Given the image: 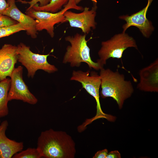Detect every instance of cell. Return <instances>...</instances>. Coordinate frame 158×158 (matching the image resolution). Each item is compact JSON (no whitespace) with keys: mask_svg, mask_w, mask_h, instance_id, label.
<instances>
[{"mask_svg":"<svg viewBox=\"0 0 158 158\" xmlns=\"http://www.w3.org/2000/svg\"><path fill=\"white\" fill-rule=\"evenodd\" d=\"M11 84V79L6 78L0 81V118L8 115L9 110L8 96Z\"/></svg>","mask_w":158,"mask_h":158,"instance_id":"9a60e30c","label":"cell"},{"mask_svg":"<svg viewBox=\"0 0 158 158\" xmlns=\"http://www.w3.org/2000/svg\"><path fill=\"white\" fill-rule=\"evenodd\" d=\"M69 0H51L47 4L42 6L38 5V4L35 5L32 8L34 10L55 13L61 10L63 6L66 4Z\"/></svg>","mask_w":158,"mask_h":158,"instance_id":"2e32d148","label":"cell"},{"mask_svg":"<svg viewBox=\"0 0 158 158\" xmlns=\"http://www.w3.org/2000/svg\"><path fill=\"white\" fill-rule=\"evenodd\" d=\"M153 0H148L146 6L137 13L130 16L123 15L119 17L120 19L126 22L122 26V32H125L127 29L130 26H134L139 29L144 37L146 38L150 37L154 28L152 22L147 18L146 14Z\"/></svg>","mask_w":158,"mask_h":158,"instance_id":"30bf717a","label":"cell"},{"mask_svg":"<svg viewBox=\"0 0 158 158\" xmlns=\"http://www.w3.org/2000/svg\"><path fill=\"white\" fill-rule=\"evenodd\" d=\"M108 153V150L106 149L99 150L95 153L93 158H106Z\"/></svg>","mask_w":158,"mask_h":158,"instance_id":"44dd1931","label":"cell"},{"mask_svg":"<svg viewBox=\"0 0 158 158\" xmlns=\"http://www.w3.org/2000/svg\"><path fill=\"white\" fill-rule=\"evenodd\" d=\"M120 153L116 150L111 151L108 153L106 158H121Z\"/></svg>","mask_w":158,"mask_h":158,"instance_id":"7402d4cb","label":"cell"},{"mask_svg":"<svg viewBox=\"0 0 158 158\" xmlns=\"http://www.w3.org/2000/svg\"><path fill=\"white\" fill-rule=\"evenodd\" d=\"M23 30H25L24 26L18 23L2 27L0 28V38L8 36Z\"/></svg>","mask_w":158,"mask_h":158,"instance_id":"e0dca14e","label":"cell"},{"mask_svg":"<svg viewBox=\"0 0 158 158\" xmlns=\"http://www.w3.org/2000/svg\"><path fill=\"white\" fill-rule=\"evenodd\" d=\"M42 157L73 158L76 153L75 143L65 132L50 129L41 132L37 147Z\"/></svg>","mask_w":158,"mask_h":158,"instance_id":"6da1fadb","label":"cell"},{"mask_svg":"<svg viewBox=\"0 0 158 158\" xmlns=\"http://www.w3.org/2000/svg\"><path fill=\"white\" fill-rule=\"evenodd\" d=\"M86 34L76 33L73 35H68L65 40L71 44L66 48L63 63H70L72 67H79L82 62L87 63L89 67L96 70L102 68L97 62L93 61L90 55V49L87 45Z\"/></svg>","mask_w":158,"mask_h":158,"instance_id":"3957f363","label":"cell"},{"mask_svg":"<svg viewBox=\"0 0 158 158\" xmlns=\"http://www.w3.org/2000/svg\"><path fill=\"white\" fill-rule=\"evenodd\" d=\"M8 126L6 120L3 121L0 125V158H12L23 148V142H17L7 137L6 132Z\"/></svg>","mask_w":158,"mask_h":158,"instance_id":"5bb4252c","label":"cell"},{"mask_svg":"<svg viewBox=\"0 0 158 158\" xmlns=\"http://www.w3.org/2000/svg\"><path fill=\"white\" fill-rule=\"evenodd\" d=\"M51 0H31L30 1L23 0L21 2L22 4H28L29 5V7L27 9H29L32 7L36 4L39 3L38 5L40 6H44L48 4Z\"/></svg>","mask_w":158,"mask_h":158,"instance_id":"ffe728a7","label":"cell"},{"mask_svg":"<svg viewBox=\"0 0 158 158\" xmlns=\"http://www.w3.org/2000/svg\"><path fill=\"white\" fill-rule=\"evenodd\" d=\"M101 46L98 53L99 59L97 60L101 68L109 58H121L127 48L132 47L138 49L135 40L125 32L116 34L110 39L102 41Z\"/></svg>","mask_w":158,"mask_h":158,"instance_id":"8992f818","label":"cell"},{"mask_svg":"<svg viewBox=\"0 0 158 158\" xmlns=\"http://www.w3.org/2000/svg\"><path fill=\"white\" fill-rule=\"evenodd\" d=\"M16 52L18 61L27 69V76L33 78L36 71L42 70L48 73H52L58 71L54 65L49 64L47 58L52 51L47 54H40L33 52L29 46L23 43H20L17 46Z\"/></svg>","mask_w":158,"mask_h":158,"instance_id":"52a82bcc","label":"cell"},{"mask_svg":"<svg viewBox=\"0 0 158 158\" xmlns=\"http://www.w3.org/2000/svg\"><path fill=\"white\" fill-rule=\"evenodd\" d=\"M17 22L11 18L0 13V28L2 27L14 24Z\"/></svg>","mask_w":158,"mask_h":158,"instance_id":"d6986e66","label":"cell"},{"mask_svg":"<svg viewBox=\"0 0 158 158\" xmlns=\"http://www.w3.org/2000/svg\"><path fill=\"white\" fill-rule=\"evenodd\" d=\"M13 158H40L41 154L38 149L29 147L18 152L12 157Z\"/></svg>","mask_w":158,"mask_h":158,"instance_id":"ac0fdd59","label":"cell"},{"mask_svg":"<svg viewBox=\"0 0 158 158\" xmlns=\"http://www.w3.org/2000/svg\"><path fill=\"white\" fill-rule=\"evenodd\" d=\"M102 98H112L116 101L119 109L122 108L125 101L130 98L134 91L132 83L125 80L123 74L118 70L114 71L103 68L100 69Z\"/></svg>","mask_w":158,"mask_h":158,"instance_id":"7a4b0ae2","label":"cell"},{"mask_svg":"<svg viewBox=\"0 0 158 158\" xmlns=\"http://www.w3.org/2000/svg\"><path fill=\"white\" fill-rule=\"evenodd\" d=\"M9 4L5 0H0V13L1 14L8 6Z\"/></svg>","mask_w":158,"mask_h":158,"instance_id":"603a6c76","label":"cell"},{"mask_svg":"<svg viewBox=\"0 0 158 158\" xmlns=\"http://www.w3.org/2000/svg\"><path fill=\"white\" fill-rule=\"evenodd\" d=\"M86 72L79 70L73 71L70 80H75L81 83L83 87L92 96L96 102L97 112L93 117L85 120L83 123L86 127L93 121L100 118H104L110 121H113L115 117L111 115L104 113L102 111L99 101V88L101 86V79L99 75L95 71Z\"/></svg>","mask_w":158,"mask_h":158,"instance_id":"277c9868","label":"cell"},{"mask_svg":"<svg viewBox=\"0 0 158 158\" xmlns=\"http://www.w3.org/2000/svg\"><path fill=\"white\" fill-rule=\"evenodd\" d=\"M81 0H75V2L77 4H78ZM91 1L93 2V4H97V0H91Z\"/></svg>","mask_w":158,"mask_h":158,"instance_id":"cb8c5ba5","label":"cell"},{"mask_svg":"<svg viewBox=\"0 0 158 158\" xmlns=\"http://www.w3.org/2000/svg\"><path fill=\"white\" fill-rule=\"evenodd\" d=\"M23 67L19 66L15 68L10 76L11 84L8 91V100L23 101L29 104H37L38 100L29 90L23 79Z\"/></svg>","mask_w":158,"mask_h":158,"instance_id":"ba28073f","label":"cell"},{"mask_svg":"<svg viewBox=\"0 0 158 158\" xmlns=\"http://www.w3.org/2000/svg\"><path fill=\"white\" fill-rule=\"evenodd\" d=\"M140 81L137 88L146 92H158V60L148 66L141 69L139 72Z\"/></svg>","mask_w":158,"mask_h":158,"instance_id":"4fadbf2b","label":"cell"},{"mask_svg":"<svg viewBox=\"0 0 158 158\" xmlns=\"http://www.w3.org/2000/svg\"><path fill=\"white\" fill-rule=\"evenodd\" d=\"M63 7V9L55 13L36 11L31 8L26 9L25 13L36 20V28L37 31L45 30L50 36L53 38L54 35L55 25L60 23L65 22L64 15L65 12L71 9L81 11H83L84 9L82 6L77 5L75 0H69Z\"/></svg>","mask_w":158,"mask_h":158,"instance_id":"5b68a950","label":"cell"},{"mask_svg":"<svg viewBox=\"0 0 158 158\" xmlns=\"http://www.w3.org/2000/svg\"><path fill=\"white\" fill-rule=\"evenodd\" d=\"M0 122H1V121H0Z\"/></svg>","mask_w":158,"mask_h":158,"instance_id":"484cf974","label":"cell"},{"mask_svg":"<svg viewBox=\"0 0 158 158\" xmlns=\"http://www.w3.org/2000/svg\"><path fill=\"white\" fill-rule=\"evenodd\" d=\"M93 4L91 10L85 7L80 13L66 11L64 13L65 22H68L71 27L79 28L84 34H88L91 28L95 29L97 25L95 19L97 6V4Z\"/></svg>","mask_w":158,"mask_h":158,"instance_id":"9c48e42d","label":"cell"},{"mask_svg":"<svg viewBox=\"0 0 158 158\" xmlns=\"http://www.w3.org/2000/svg\"><path fill=\"white\" fill-rule=\"evenodd\" d=\"M15 0L16 1H18V2H21L22 1H23V0Z\"/></svg>","mask_w":158,"mask_h":158,"instance_id":"d4e9b609","label":"cell"},{"mask_svg":"<svg viewBox=\"0 0 158 158\" xmlns=\"http://www.w3.org/2000/svg\"><path fill=\"white\" fill-rule=\"evenodd\" d=\"M8 7L2 14L7 16L17 22L23 25L25 29L27 34L33 39L37 36V32L36 29L37 23L36 20L27 14L22 13L17 6L14 0H8Z\"/></svg>","mask_w":158,"mask_h":158,"instance_id":"8fae6325","label":"cell"},{"mask_svg":"<svg viewBox=\"0 0 158 158\" xmlns=\"http://www.w3.org/2000/svg\"><path fill=\"white\" fill-rule=\"evenodd\" d=\"M17 46L4 44L0 48V81L10 77L18 61Z\"/></svg>","mask_w":158,"mask_h":158,"instance_id":"7c38bea8","label":"cell"}]
</instances>
